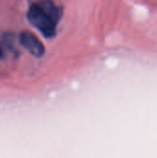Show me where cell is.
<instances>
[{"label": "cell", "instance_id": "cell-1", "mask_svg": "<svg viewBox=\"0 0 157 158\" xmlns=\"http://www.w3.org/2000/svg\"><path fill=\"white\" fill-rule=\"evenodd\" d=\"M63 16V9L53 0H37L28 9L27 18L45 38H53Z\"/></svg>", "mask_w": 157, "mask_h": 158}, {"label": "cell", "instance_id": "cell-2", "mask_svg": "<svg viewBox=\"0 0 157 158\" xmlns=\"http://www.w3.org/2000/svg\"><path fill=\"white\" fill-rule=\"evenodd\" d=\"M20 45L24 47L31 56L41 57L44 55L45 49L43 43L31 31H21L19 37Z\"/></svg>", "mask_w": 157, "mask_h": 158}, {"label": "cell", "instance_id": "cell-3", "mask_svg": "<svg viewBox=\"0 0 157 158\" xmlns=\"http://www.w3.org/2000/svg\"><path fill=\"white\" fill-rule=\"evenodd\" d=\"M4 57V48L0 45V59Z\"/></svg>", "mask_w": 157, "mask_h": 158}]
</instances>
